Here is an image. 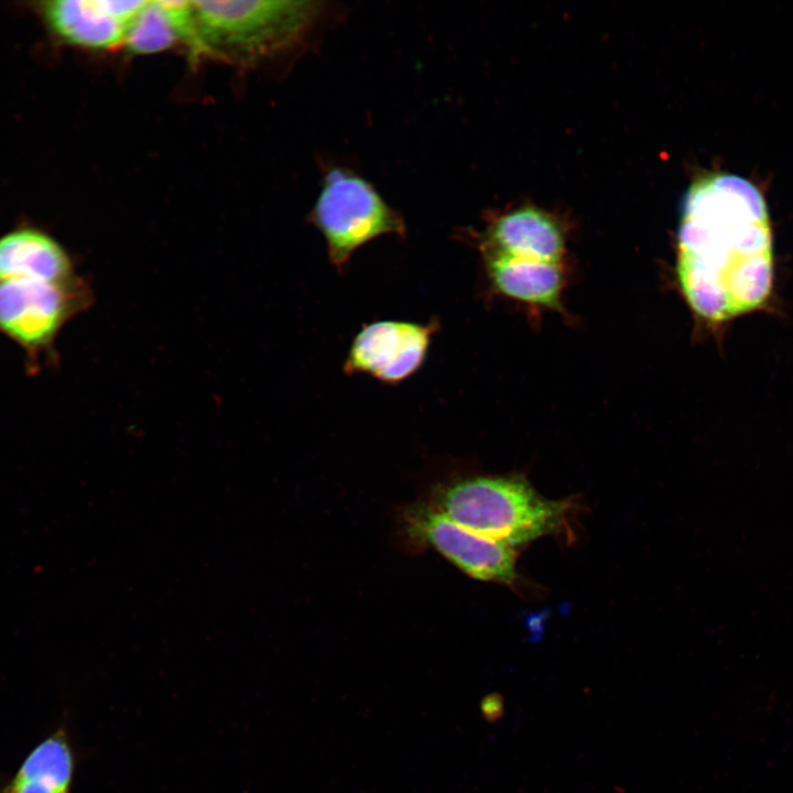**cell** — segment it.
Listing matches in <instances>:
<instances>
[{"mask_svg":"<svg viewBox=\"0 0 793 793\" xmlns=\"http://www.w3.org/2000/svg\"><path fill=\"white\" fill-rule=\"evenodd\" d=\"M677 274L696 314L721 323L761 306L773 281L763 196L743 177L713 174L688 189L678 233Z\"/></svg>","mask_w":793,"mask_h":793,"instance_id":"1","label":"cell"},{"mask_svg":"<svg viewBox=\"0 0 793 793\" xmlns=\"http://www.w3.org/2000/svg\"><path fill=\"white\" fill-rule=\"evenodd\" d=\"M571 507L543 498L519 476L460 479L435 502V509L461 526L511 546L563 531Z\"/></svg>","mask_w":793,"mask_h":793,"instance_id":"2","label":"cell"},{"mask_svg":"<svg viewBox=\"0 0 793 793\" xmlns=\"http://www.w3.org/2000/svg\"><path fill=\"white\" fill-rule=\"evenodd\" d=\"M309 1H191L195 52L231 62H253L293 43L313 17Z\"/></svg>","mask_w":793,"mask_h":793,"instance_id":"3","label":"cell"},{"mask_svg":"<svg viewBox=\"0 0 793 793\" xmlns=\"http://www.w3.org/2000/svg\"><path fill=\"white\" fill-rule=\"evenodd\" d=\"M89 283L33 278L0 280V335L21 348L29 374L42 362L57 363L56 339L64 326L94 303Z\"/></svg>","mask_w":793,"mask_h":793,"instance_id":"4","label":"cell"},{"mask_svg":"<svg viewBox=\"0 0 793 793\" xmlns=\"http://www.w3.org/2000/svg\"><path fill=\"white\" fill-rule=\"evenodd\" d=\"M312 220L325 237L329 260L338 269L372 239L387 233L403 236L405 231L402 217L372 185L343 170L327 174Z\"/></svg>","mask_w":793,"mask_h":793,"instance_id":"5","label":"cell"},{"mask_svg":"<svg viewBox=\"0 0 793 793\" xmlns=\"http://www.w3.org/2000/svg\"><path fill=\"white\" fill-rule=\"evenodd\" d=\"M439 323L378 321L356 335L344 365L349 374L368 373L385 383H399L423 363Z\"/></svg>","mask_w":793,"mask_h":793,"instance_id":"6","label":"cell"},{"mask_svg":"<svg viewBox=\"0 0 793 793\" xmlns=\"http://www.w3.org/2000/svg\"><path fill=\"white\" fill-rule=\"evenodd\" d=\"M409 530L467 575L512 585L517 579L513 546L475 533L435 508L421 507L408 515Z\"/></svg>","mask_w":793,"mask_h":793,"instance_id":"7","label":"cell"},{"mask_svg":"<svg viewBox=\"0 0 793 793\" xmlns=\"http://www.w3.org/2000/svg\"><path fill=\"white\" fill-rule=\"evenodd\" d=\"M145 1L50 0L32 2L46 31L62 44L110 50L124 44Z\"/></svg>","mask_w":793,"mask_h":793,"instance_id":"8","label":"cell"},{"mask_svg":"<svg viewBox=\"0 0 793 793\" xmlns=\"http://www.w3.org/2000/svg\"><path fill=\"white\" fill-rule=\"evenodd\" d=\"M479 248L481 253L561 263L564 236L548 215L524 207L492 220L479 238Z\"/></svg>","mask_w":793,"mask_h":793,"instance_id":"9","label":"cell"},{"mask_svg":"<svg viewBox=\"0 0 793 793\" xmlns=\"http://www.w3.org/2000/svg\"><path fill=\"white\" fill-rule=\"evenodd\" d=\"M80 276L68 250L45 229L21 224L0 235V280L72 282Z\"/></svg>","mask_w":793,"mask_h":793,"instance_id":"10","label":"cell"},{"mask_svg":"<svg viewBox=\"0 0 793 793\" xmlns=\"http://www.w3.org/2000/svg\"><path fill=\"white\" fill-rule=\"evenodd\" d=\"M495 291L506 297L557 308L564 283L561 263L481 253Z\"/></svg>","mask_w":793,"mask_h":793,"instance_id":"11","label":"cell"},{"mask_svg":"<svg viewBox=\"0 0 793 793\" xmlns=\"http://www.w3.org/2000/svg\"><path fill=\"white\" fill-rule=\"evenodd\" d=\"M74 769L75 757L61 727L26 756L0 793H70Z\"/></svg>","mask_w":793,"mask_h":793,"instance_id":"12","label":"cell"},{"mask_svg":"<svg viewBox=\"0 0 793 793\" xmlns=\"http://www.w3.org/2000/svg\"><path fill=\"white\" fill-rule=\"evenodd\" d=\"M191 1H145L132 21L124 44L137 54L157 53L177 42L188 43Z\"/></svg>","mask_w":793,"mask_h":793,"instance_id":"13","label":"cell"},{"mask_svg":"<svg viewBox=\"0 0 793 793\" xmlns=\"http://www.w3.org/2000/svg\"><path fill=\"white\" fill-rule=\"evenodd\" d=\"M484 711L488 717L496 719L501 714V698L499 696H489L484 704Z\"/></svg>","mask_w":793,"mask_h":793,"instance_id":"14","label":"cell"}]
</instances>
